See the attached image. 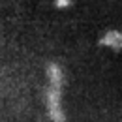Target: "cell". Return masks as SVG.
Masks as SVG:
<instances>
[{
    "label": "cell",
    "mask_w": 122,
    "mask_h": 122,
    "mask_svg": "<svg viewBox=\"0 0 122 122\" xmlns=\"http://www.w3.org/2000/svg\"><path fill=\"white\" fill-rule=\"evenodd\" d=\"M62 92H64V70L58 64L51 62L47 66V90L45 105L47 115L53 122H64V107H62Z\"/></svg>",
    "instance_id": "6da1fadb"
},
{
    "label": "cell",
    "mask_w": 122,
    "mask_h": 122,
    "mask_svg": "<svg viewBox=\"0 0 122 122\" xmlns=\"http://www.w3.org/2000/svg\"><path fill=\"white\" fill-rule=\"evenodd\" d=\"M100 45L109 47V49H115V51H120L122 49V32L120 30H105L100 38Z\"/></svg>",
    "instance_id": "7a4b0ae2"
},
{
    "label": "cell",
    "mask_w": 122,
    "mask_h": 122,
    "mask_svg": "<svg viewBox=\"0 0 122 122\" xmlns=\"http://www.w3.org/2000/svg\"><path fill=\"white\" fill-rule=\"evenodd\" d=\"M70 4H71V0H55V6H56V8H60V10L70 8Z\"/></svg>",
    "instance_id": "3957f363"
}]
</instances>
